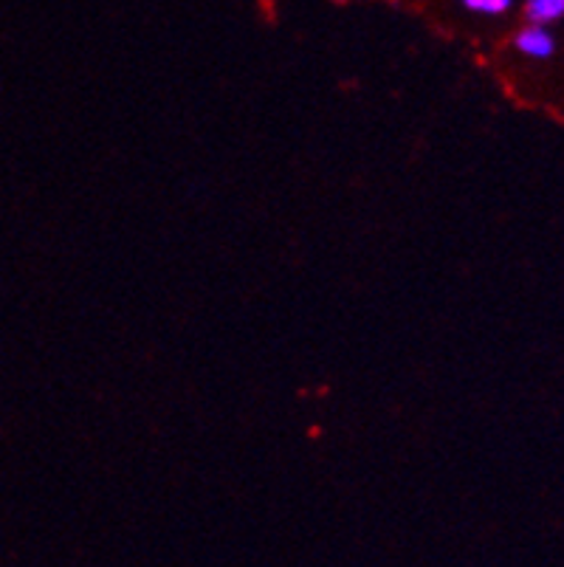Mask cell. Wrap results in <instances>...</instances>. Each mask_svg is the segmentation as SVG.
<instances>
[{"label": "cell", "mask_w": 564, "mask_h": 567, "mask_svg": "<svg viewBox=\"0 0 564 567\" xmlns=\"http://www.w3.org/2000/svg\"><path fill=\"white\" fill-rule=\"evenodd\" d=\"M514 45L520 54L531 56V60H547L556 51V40L547 32V25L527 23L525 29H520V34L514 38Z\"/></svg>", "instance_id": "obj_1"}, {"label": "cell", "mask_w": 564, "mask_h": 567, "mask_svg": "<svg viewBox=\"0 0 564 567\" xmlns=\"http://www.w3.org/2000/svg\"><path fill=\"white\" fill-rule=\"evenodd\" d=\"M527 23L551 25L564 18V0H525Z\"/></svg>", "instance_id": "obj_2"}, {"label": "cell", "mask_w": 564, "mask_h": 567, "mask_svg": "<svg viewBox=\"0 0 564 567\" xmlns=\"http://www.w3.org/2000/svg\"><path fill=\"white\" fill-rule=\"evenodd\" d=\"M465 9H472L478 14H505L511 7H514V0H463Z\"/></svg>", "instance_id": "obj_3"}]
</instances>
